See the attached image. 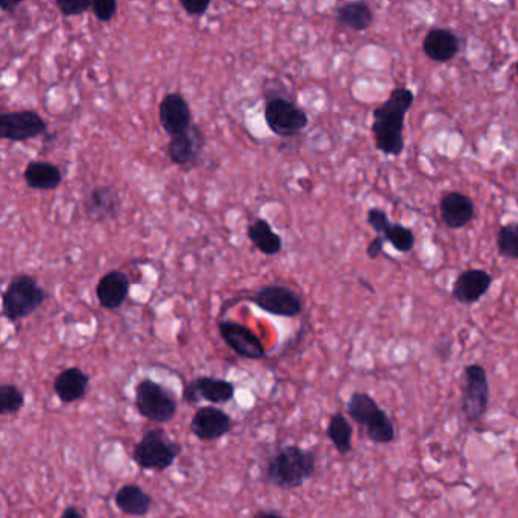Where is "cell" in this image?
Returning a JSON list of instances; mask_svg holds the SVG:
<instances>
[{
  "instance_id": "1f68e13d",
  "label": "cell",
  "mask_w": 518,
  "mask_h": 518,
  "mask_svg": "<svg viewBox=\"0 0 518 518\" xmlns=\"http://www.w3.org/2000/svg\"><path fill=\"white\" fill-rule=\"evenodd\" d=\"M93 2H71V0H56V8L64 17L82 16L88 8H92Z\"/></svg>"
},
{
  "instance_id": "f35d334b",
  "label": "cell",
  "mask_w": 518,
  "mask_h": 518,
  "mask_svg": "<svg viewBox=\"0 0 518 518\" xmlns=\"http://www.w3.org/2000/svg\"><path fill=\"white\" fill-rule=\"evenodd\" d=\"M517 77H518V63H517Z\"/></svg>"
},
{
  "instance_id": "ffe728a7",
  "label": "cell",
  "mask_w": 518,
  "mask_h": 518,
  "mask_svg": "<svg viewBox=\"0 0 518 518\" xmlns=\"http://www.w3.org/2000/svg\"><path fill=\"white\" fill-rule=\"evenodd\" d=\"M90 385V377L82 372L78 366H71L58 372V376L54 380V391H55L58 400L66 405L79 402L86 397Z\"/></svg>"
},
{
  "instance_id": "74e56055",
  "label": "cell",
  "mask_w": 518,
  "mask_h": 518,
  "mask_svg": "<svg viewBox=\"0 0 518 518\" xmlns=\"http://www.w3.org/2000/svg\"><path fill=\"white\" fill-rule=\"evenodd\" d=\"M21 5V2H5V0H4V2L0 4V8H2V11H5V13H14V11H16Z\"/></svg>"
},
{
  "instance_id": "e0dca14e",
  "label": "cell",
  "mask_w": 518,
  "mask_h": 518,
  "mask_svg": "<svg viewBox=\"0 0 518 518\" xmlns=\"http://www.w3.org/2000/svg\"><path fill=\"white\" fill-rule=\"evenodd\" d=\"M84 209L88 218L105 222L116 218L121 210V195L113 186H96L87 195Z\"/></svg>"
},
{
  "instance_id": "8992f818",
  "label": "cell",
  "mask_w": 518,
  "mask_h": 518,
  "mask_svg": "<svg viewBox=\"0 0 518 518\" xmlns=\"http://www.w3.org/2000/svg\"><path fill=\"white\" fill-rule=\"evenodd\" d=\"M134 394V406L149 422L166 424L172 422L177 415L179 402L175 394L162 383H157L149 377H143L136 385Z\"/></svg>"
},
{
  "instance_id": "7402d4cb",
  "label": "cell",
  "mask_w": 518,
  "mask_h": 518,
  "mask_svg": "<svg viewBox=\"0 0 518 518\" xmlns=\"http://www.w3.org/2000/svg\"><path fill=\"white\" fill-rule=\"evenodd\" d=\"M114 503L121 513L130 517H145L153 508V497L136 483L119 488Z\"/></svg>"
},
{
  "instance_id": "d6986e66",
  "label": "cell",
  "mask_w": 518,
  "mask_h": 518,
  "mask_svg": "<svg viewBox=\"0 0 518 518\" xmlns=\"http://www.w3.org/2000/svg\"><path fill=\"white\" fill-rule=\"evenodd\" d=\"M204 140L203 131L196 125H192L188 132L171 138L168 143L169 160L179 166L194 163L203 151Z\"/></svg>"
},
{
  "instance_id": "8d00e7d4",
  "label": "cell",
  "mask_w": 518,
  "mask_h": 518,
  "mask_svg": "<svg viewBox=\"0 0 518 518\" xmlns=\"http://www.w3.org/2000/svg\"><path fill=\"white\" fill-rule=\"evenodd\" d=\"M253 518H286L285 515H281L280 513H275V511H259L253 515Z\"/></svg>"
},
{
  "instance_id": "484cf974",
  "label": "cell",
  "mask_w": 518,
  "mask_h": 518,
  "mask_svg": "<svg viewBox=\"0 0 518 518\" xmlns=\"http://www.w3.org/2000/svg\"><path fill=\"white\" fill-rule=\"evenodd\" d=\"M325 433L336 448V452L342 456H346L353 450V427L344 414L336 412L331 415Z\"/></svg>"
},
{
  "instance_id": "83f0119b",
  "label": "cell",
  "mask_w": 518,
  "mask_h": 518,
  "mask_svg": "<svg viewBox=\"0 0 518 518\" xmlns=\"http://www.w3.org/2000/svg\"><path fill=\"white\" fill-rule=\"evenodd\" d=\"M381 238L389 242L398 253H409L415 246V234L402 224L389 225Z\"/></svg>"
},
{
  "instance_id": "44dd1931",
  "label": "cell",
  "mask_w": 518,
  "mask_h": 518,
  "mask_svg": "<svg viewBox=\"0 0 518 518\" xmlns=\"http://www.w3.org/2000/svg\"><path fill=\"white\" fill-rule=\"evenodd\" d=\"M461 41L455 32L444 28H433L422 41V51L432 62L447 63L457 55Z\"/></svg>"
},
{
  "instance_id": "9c48e42d",
  "label": "cell",
  "mask_w": 518,
  "mask_h": 518,
  "mask_svg": "<svg viewBox=\"0 0 518 518\" xmlns=\"http://www.w3.org/2000/svg\"><path fill=\"white\" fill-rule=\"evenodd\" d=\"M248 300L263 312L281 318H295L303 312V300L300 295L288 286H263L255 290V295Z\"/></svg>"
},
{
  "instance_id": "6da1fadb",
  "label": "cell",
  "mask_w": 518,
  "mask_h": 518,
  "mask_svg": "<svg viewBox=\"0 0 518 518\" xmlns=\"http://www.w3.org/2000/svg\"><path fill=\"white\" fill-rule=\"evenodd\" d=\"M414 101L415 96L412 90L407 87H396L387 101L372 112V132L377 151L392 157H398L405 151V117Z\"/></svg>"
},
{
  "instance_id": "d590c367",
  "label": "cell",
  "mask_w": 518,
  "mask_h": 518,
  "mask_svg": "<svg viewBox=\"0 0 518 518\" xmlns=\"http://www.w3.org/2000/svg\"><path fill=\"white\" fill-rule=\"evenodd\" d=\"M60 518H87V517H84V515H82V514L79 513V511H78V508H75V506H67V508L64 509V511H63L62 517Z\"/></svg>"
},
{
  "instance_id": "e575fe53",
  "label": "cell",
  "mask_w": 518,
  "mask_h": 518,
  "mask_svg": "<svg viewBox=\"0 0 518 518\" xmlns=\"http://www.w3.org/2000/svg\"><path fill=\"white\" fill-rule=\"evenodd\" d=\"M452 342L450 340H439L437 346H435V355L441 361H448L450 356H452Z\"/></svg>"
},
{
  "instance_id": "603a6c76",
  "label": "cell",
  "mask_w": 518,
  "mask_h": 518,
  "mask_svg": "<svg viewBox=\"0 0 518 518\" xmlns=\"http://www.w3.org/2000/svg\"><path fill=\"white\" fill-rule=\"evenodd\" d=\"M336 21L351 31L363 32L370 29L374 21L372 6L365 2H347L335 11Z\"/></svg>"
},
{
  "instance_id": "7a4b0ae2",
  "label": "cell",
  "mask_w": 518,
  "mask_h": 518,
  "mask_svg": "<svg viewBox=\"0 0 518 518\" xmlns=\"http://www.w3.org/2000/svg\"><path fill=\"white\" fill-rule=\"evenodd\" d=\"M315 472L313 453L298 446H283L266 463L264 479L272 487L294 491L313 478Z\"/></svg>"
},
{
  "instance_id": "ac0fdd59",
  "label": "cell",
  "mask_w": 518,
  "mask_h": 518,
  "mask_svg": "<svg viewBox=\"0 0 518 518\" xmlns=\"http://www.w3.org/2000/svg\"><path fill=\"white\" fill-rule=\"evenodd\" d=\"M130 277L122 271H110L102 275L96 285V298L104 309L116 310L122 307L130 294Z\"/></svg>"
},
{
  "instance_id": "ba28073f",
  "label": "cell",
  "mask_w": 518,
  "mask_h": 518,
  "mask_svg": "<svg viewBox=\"0 0 518 518\" xmlns=\"http://www.w3.org/2000/svg\"><path fill=\"white\" fill-rule=\"evenodd\" d=\"M264 122L275 136L294 138L309 125V116L294 102L274 96L264 104Z\"/></svg>"
},
{
  "instance_id": "d4e9b609",
  "label": "cell",
  "mask_w": 518,
  "mask_h": 518,
  "mask_svg": "<svg viewBox=\"0 0 518 518\" xmlns=\"http://www.w3.org/2000/svg\"><path fill=\"white\" fill-rule=\"evenodd\" d=\"M248 239L264 255H279L283 248V240L275 233L268 221L257 218L249 224Z\"/></svg>"
},
{
  "instance_id": "8fae6325",
  "label": "cell",
  "mask_w": 518,
  "mask_h": 518,
  "mask_svg": "<svg viewBox=\"0 0 518 518\" xmlns=\"http://www.w3.org/2000/svg\"><path fill=\"white\" fill-rule=\"evenodd\" d=\"M219 335L225 344L239 357L248 361H260L266 356L263 344L255 331L236 321H221L218 322Z\"/></svg>"
},
{
  "instance_id": "52a82bcc",
  "label": "cell",
  "mask_w": 518,
  "mask_h": 518,
  "mask_svg": "<svg viewBox=\"0 0 518 518\" xmlns=\"http://www.w3.org/2000/svg\"><path fill=\"white\" fill-rule=\"evenodd\" d=\"M489 380L482 365L472 363L464 368L463 412L468 422H482L489 405Z\"/></svg>"
},
{
  "instance_id": "5b68a950",
  "label": "cell",
  "mask_w": 518,
  "mask_h": 518,
  "mask_svg": "<svg viewBox=\"0 0 518 518\" xmlns=\"http://www.w3.org/2000/svg\"><path fill=\"white\" fill-rule=\"evenodd\" d=\"M181 453V446L163 429H151L132 450V461L145 472H163L172 467Z\"/></svg>"
},
{
  "instance_id": "f1b7e54d",
  "label": "cell",
  "mask_w": 518,
  "mask_h": 518,
  "mask_svg": "<svg viewBox=\"0 0 518 518\" xmlns=\"http://www.w3.org/2000/svg\"><path fill=\"white\" fill-rule=\"evenodd\" d=\"M25 406V394L13 383L0 387V415H10L21 411Z\"/></svg>"
},
{
  "instance_id": "836d02e7",
  "label": "cell",
  "mask_w": 518,
  "mask_h": 518,
  "mask_svg": "<svg viewBox=\"0 0 518 518\" xmlns=\"http://www.w3.org/2000/svg\"><path fill=\"white\" fill-rule=\"evenodd\" d=\"M385 242L387 240L383 239L381 236H376L374 239L368 244L366 246V255H368V259L376 260L380 257L381 253H383V246H385Z\"/></svg>"
},
{
  "instance_id": "4316f807",
  "label": "cell",
  "mask_w": 518,
  "mask_h": 518,
  "mask_svg": "<svg viewBox=\"0 0 518 518\" xmlns=\"http://www.w3.org/2000/svg\"><path fill=\"white\" fill-rule=\"evenodd\" d=\"M498 255L505 259L518 260V222L503 225L497 234Z\"/></svg>"
},
{
  "instance_id": "f546056e",
  "label": "cell",
  "mask_w": 518,
  "mask_h": 518,
  "mask_svg": "<svg viewBox=\"0 0 518 518\" xmlns=\"http://www.w3.org/2000/svg\"><path fill=\"white\" fill-rule=\"evenodd\" d=\"M366 222H368V225L376 231L377 236H383L385 231L389 229V225L392 224L389 218H388L387 212L381 209L368 210V213H366Z\"/></svg>"
},
{
  "instance_id": "cb8c5ba5",
  "label": "cell",
  "mask_w": 518,
  "mask_h": 518,
  "mask_svg": "<svg viewBox=\"0 0 518 518\" xmlns=\"http://www.w3.org/2000/svg\"><path fill=\"white\" fill-rule=\"evenodd\" d=\"M23 179L34 190H54L63 183L62 169L49 162H31L25 168Z\"/></svg>"
},
{
  "instance_id": "4dcf8cb0",
  "label": "cell",
  "mask_w": 518,
  "mask_h": 518,
  "mask_svg": "<svg viewBox=\"0 0 518 518\" xmlns=\"http://www.w3.org/2000/svg\"><path fill=\"white\" fill-rule=\"evenodd\" d=\"M117 5L116 0H96L93 2L92 13L99 21H110L113 17L116 16Z\"/></svg>"
},
{
  "instance_id": "2e32d148",
  "label": "cell",
  "mask_w": 518,
  "mask_h": 518,
  "mask_svg": "<svg viewBox=\"0 0 518 518\" xmlns=\"http://www.w3.org/2000/svg\"><path fill=\"white\" fill-rule=\"evenodd\" d=\"M439 214L442 224L450 230L467 227L474 219V204L467 195L461 192H447L439 201Z\"/></svg>"
},
{
  "instance_id": "7c38bea8",
  "label": "cell",
  "mask_w": 518,
  "mask_h": 518,
  "mask_svg": "<svg viewBox=\"0 0 518 518\" xmlns=\"http://www.w3.org/2000/svg\"><path fill=\"white\" fill-rule=\"evenodd\" d=\"M236 388L231 381L218 377H196L188 381L183 389V400L188 405H198L201 400L212 405H224L231 402Z\"/></svg>"
},
{
  "instance_id": "d6a6232c",
  "label": "cell",
  "mask_w": 518,
  "mask_h": 518,
  "mask_svg": "<svg viewBox=\"0 0 518 518\" xmlns=\"http://www.w3.org/2000/svg\"><path fill=\"white\" fill-rule=\"evenodd\" d=\"M212 2L204 0V2H195V0H181L183 10L188 13V16L203 17L209 11Z\"/></svg>"
},
{
  "instance_id": "3957f363",
  "label": "cell",
  "mask_w": 518,
  "mask_h": 518,
  "mask_svg": "<svg viewBox=\"0 0 518 518\" xmlns=\"http://www.w3.org/2000/svg\"><path fill=\"white\" fill-rule=\"evenodd\" d=\"M347 414L353 422L365 429V435L374 444H391L396 439V426L387 412L366 392L356 391L347 400Z\"/></svg>"
},
{
  "instance_id": "9a60e30c",
  "label": "cell",
  "mask_w": 518,
  "mask_h": 518,
  "mask_svg": "<svg viewBox=\"0 0 518 518\" xmlns=\"http://www.w3.org/2000/svg\"><path fill=\"white\" fill-rule=\"evenodd\" d=\"M493 275L483 270H467L459 274L452 286L453 298L461 305L478 303L493 285Z\"/></svg>"
},
{
  "instance_id": "5bb4252c",
  "label": "cell",
  "mask_w": 518,
  "mask_h": 518,
  "mask_svg": "<svg viewBox=\"0 0 518 518\" xmlns=\"http://www.w3.org/2000/svg\"><path fill=\"white\" fill-rule=\"evenodd\" d=\"M231 429H233L231 417L227 412L213 405L199 407L190 422V432L198 438L199 441H216L227 437Z\"/></svg>"
},
{
  "instance_id": "4fadbf2b",
  "label": "cell",
  "mask_w": 518,
  "mask_h": 518,
  "mask_svg": "<svg viewBox=\"0 0 518 518\" xmlns=\"http://www.w3.org/2000/svg\"><path fill=\"white\" fill-rule=\"evenodd\" d=\"M158 122L171 138L188 132L192 128V110L181 93H169L158 107Z\"/></svg>"
},
{
  "instance_id": "277c9868",
  "label": "cell",
  "mask_w": 518,
  "mask_h": 518,
  "mask_svg": "<svg viewBox=\"0 0 518 518\" xmlns=\"http://www.w3.org/2000/svg\"><path fill=\"white\" fill-rule=\"evenodd\" d=\"M45 289L34 277L19 274L10 280L2 294V313L11 322L25 320L46 301Z\"/></svg>"
},
{
  "instance_id": "30bf717a",
  "label": "cell",
  "mask_w": 518,
  "mask_h": 518,
  "mask_svg": "<svg viewBox=\"0 0 518 518\" xmlns=\"http://www.w3.org/2000/svg\"><path fill=\"white\" fill-rule=\"evenodd\" d=\"M47 123L32 110L4 113L0 116V138L11 142H26L46 134Z\"/></svg>"
},
{
  "instance_id": "ab89813d",
  "label": "cell",
  "mask_w": 518,
  "mask_h": 518,
  "mask_svg": "<svg viewBox=\"0 0 518 518\" xmlns=\"http://www.w3.org/2000/svg\"><path fill=\"white\" fill-rule=\"evenodd\" d=\"M175 518H186V517H175Z\"/></svg>"
}]
</instances>
